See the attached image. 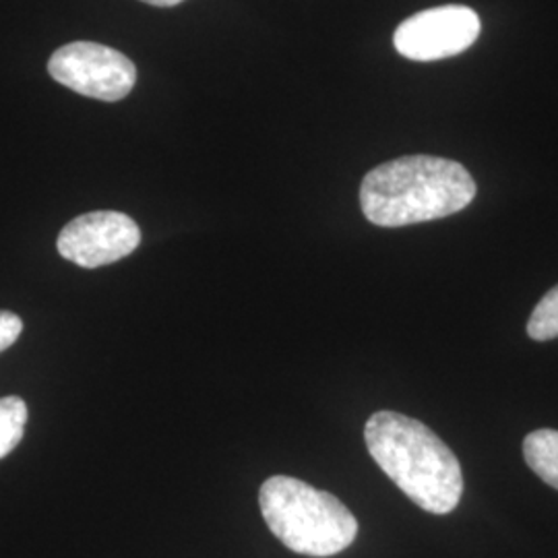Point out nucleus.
Segmentation results:
<instances>
[{
    "label": "nucleus",
    "instance_id": "nucleus-1",
    "mask_svg": "<svg viewBox=\"0 0 558 558\" xmlns=\"http://www.w3.org/2000/svg\"><path fill=\"white\" fill-rule=\"evenodd\" d=\"M476 193V182L459 161L405 156L385 161L364 177L360 205L371 223L401 228L459 214Z\"/></svg>",
    "mask_w": 558,
    "mask_h": 558
},
{
    "label": "nucleus",
    "instance_id": "nucleus-2",
    "mask_svg": "<svg viewBox=\"0 0 558 558\" xmlns=\"http://www.w3.org/2000/svg\"><path fill=\"white\" fill-rule=\"evenodd\" d=\"M368 453L399 490L433 515L451 513L463 495L456 453L420 420L383 410L364 426Z\"/></svg>",
    "mask_w": 558,
    "mask_h": 558
},
{
    "label": "nucleus",
    "instance_id": "nucleus-3",
    "mask_svg": "<svg viewBox=\"0 0 558 558\" xmlns=\"http://www.w3.org/2000/svg\"><path fill=\"white\" fill-rule=\"evenodd\" d=\"M263 519L292 553L333 557L359 536V521L333 495L290 476L265 480L259 490Z\"/></svg>",
    "mask_w": 558,
    "mask_h": 558
},
{
    "label": "nucleus",
    "instance_id": "nucleus-4",
    "mask_svg": "<svg viewBox=\"0 0 558 558\" xmlns=\"http://www.w3.org/2000/svg\"><path fill=\"white\" fill-rule=\"evenodd\" d=\"M48 73L60 85L85 98L119 101L131 94L137 66L110 46L96 41H73L59 48L48 62Z\"/></svg>",
    "mask_w": 558,
    "mask_h": 558
},
{
    "label": "nucleus",
    "instance_id": "nucleus-5",
    "mask_svg": "<svg viewBox=\"0 0 558 558\" xmlns=\"http://www.w3.org/2000/svg\"><path fill=\"white\" fill-rule=\"evenodd\" d=\"M478 36L476 11L463 4H445L420 11L403 21L393 36V44L401 57L430 62L465 52Z\"/></svg>",
    "mask_w": 558,
    "mask_h": 558
},
{
    "label": "nucleus",
    "instance_id": "nucleus-6",
    "mask_svg": "<svg viewBox=\"0 0 558 558\" xmlns=\"http://www.w3.org/2000/svg\"><path fill=\"white\" fill-rule=\"evenodd\" d=\"M141 242L140 226L119 211H92L69 221L57 240L66 260L96 269L129 257Z\"/></svg>",
    "mask_w": 558,
    "mask_h": 558
},
{
    "label": "nucleus",
    "instance_id": "nucleus-7",
    "mask_svg": "<svg viewBox=\"0 0 558 558\" xmlns=\"http://www.w3.org/2000/svg\"><path fill=\"white\" fill-rule=\"evenodd\" d=\"M523 458L548 486L558 490V430L539 428L523 440Z\"/></svg>",
    "mask_w": 558,
    "mask_h": 558
},
{
    "label": "nucleus",
    "instance_id": "nucleus-8",
    "mask_svg": "<svg viewBox=\"0 0 558 558\" xmlns=\"http://www.w3.org/2000/svg\"><path fill=\"white\" fill-rule=\"evenodd\" d=\"M27 405L21 398H0V459L7 458L23 439Z\"/></svg>",
    "mask_w": 558,
    "mask_h": 558
},
{
    "label": "nucleus",
    "instance_id": "nucleus-9",
    "mask_svg": "<svg viewBox=\"0 0 558 558\" xmlns=\"http://www.w3.org/2000/svg\"><path fill=\"white\" fill-rule=\"evenodd\" d=\"M527 336L536 341L558 338V286L539 300L538 306L534 308L527 323Z\"/></svg>",
    "mask_w": 558,
    "mask_h": 558
},
{
    "label": "nucleus",
    "instance_id": "nucleus-10",
    "mask_svg": "<svg viewBox=\"0 0 558 558\" xmlns=\"http://www.w3.org/2000/svg\"><path fill=\"white\" fill-rule=\"evenodd\" d=\"M23 331V320L9 311H0V352L9 350Z\"/></svg>",
    "mask_w": 558,
    "mask_h": 558
},
{
    "label": "nucleus",
    "instance_id": "nucleus-11",
    "mask_svg": "<svg viewBox=\"0 0 558 558\" xmlns=\"http://www.w3.org/2000/svg\"><path fill=\"white\" fill-rule=\"evenodd\" d=\"M141 2H147V4H154V7H174V4H180L182 0H141Z\"/></svg>",
    "mask_w": 558,
    "mask_h": 558
}]
</instances>
